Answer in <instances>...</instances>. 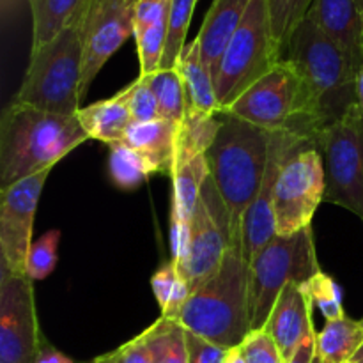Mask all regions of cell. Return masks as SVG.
Here are the masks:
<instances>
[{
    "mask_svg": "<svg viewBox=\"0 0 363 363\" xmlns=\"http://www.w3.org/2000/svg\"><path fill=\"white\" fill-rule=\"evenodd\" d=\"M87 140L77 116L45 112L13 98L0 117V190L53 169Z\"/></svg>",
    "mask_w": 363,
    "mask_h": 363,
    "instance_id": "obj_1",
    "label": "cell"
},
{
    "mask_svg": "<svg viewBox=\"0 0 363 363\" xmlns=\"http://www.w3.org/2000/svg\"><path fill=\"white\" fill-rule=\"evenodd\" d=\"M284 59L293 64L303 80L312 105L315 135L358 106V69L311 16L291 35Z\"/></svg>",
    "mask_w": 363,
    "mask_h": 363,
    "instance_id": "obj_2",
    "label": "cell"
},
{
    "mask_svg": "<svg viewBox=\"0 0 363 363\" xmlns=\"http://www.w3.org/2000/svg\"><path fill=\"white\" fill-rule=\"evenodd\" d=\"M218 117L220 130L206 158L209 176L229 209L233 245L241 247V225L264 179L273 131L229 113Z\"/></svg>",
    "mask_w": 363,
    "mask_h": 363,
    "instance_id": "obj_3",
    "label": "cell"
},
{
    "mask_svg": "<svg viewBox=\"0 0 363 363\" xmlns=\"http://www.w3.org/2000/svg\"><path fill=\"white\" fill-rule=\"evenodd\" d=\"M248 293L250 264L245 261L241 247L233 245L220 268L191 291L176 321L188 332L233 350L252 332Z\"/></svg>",
    "mask_w": 363,
    "mask_h": 363,
    "instance_id": "obj_4",
    "label": "cell"
},
{
    "mask_svg": "<svg viewBox=\"0 0 363 363\" xmlns=\"http://www.w3.org/2000/svg\"><path fill=\"white\" fill-rule=\"evenodd\" d=\"M82 16L41 48L30 50L16 101L45 112L77 116L84 77Z\"/></svg>",
    "mask_w": 363,
    "mask_h": 363,
    "instance_id": "obj_5",
    "label": "cell"
},
{
    "mask_svg": "<svg viewBox=\"0 0 363 363\" xmlns=\"http://www.w3.org/2000/svg\"><path fill=\"white\" fill-rule=\"evenodd\" d=\"M220 113H229L268 131H291L311 142L315 135L307 89L293 64L286 59Z\"/></svg>",
    "mask_w": 363,
    "mask_h": 363,
    "instance_id": "obj_6",
    "label": "cell"
},
{
    "mask_svg": "<svg viewBox=\"0 0 363 363\" xmlns=\"http://www.w3.org/2000/svg\"><path fill=\"white\" fill-rule=\"evenodd\" d=\"M321 273L312 227L293 236H275L250 262V325L262 330L284 287L305 284Z\"/></svg>",
    "mask_w": 363,
    "mask_h": 363,
    "instance_id": "obj_7",
    "label": "cell"
},
{
    "mask_svg": "<svg viewBox=\"0 0 363 363\" xmlns=\"http://www.w3.org/2000/svg\"><path fill=\"white\" fill-rule=\"evenodd\" d=\"M280 60L282 52L273 39L268 4L266 0H252L213 77L220 112L233 105Z\"/></svg>",
    "mask_w": 363,
    "mask_h": 363,
    "instance_id": "obj_8",
    "label": "cell"
},
{
    "mask_svg": "<svg viewBox=\"0 0 363 363\" xmlns=\"http://www.w3.org/2000/svg\"><path fill=\"white\" fill-rule=\"evenodd\" d=\"M312 144L325 170V202L347 209L363 222V112L347 116L319 131Z\"/></svg>",
    "mask_w": 363,
    "mask_h": 363,
    "instance_id": "obj_9",
    "label": "cell"
},
{
    "mask_svg": "<svg viewBox=\"0 0 363 363\" xmlns=\"http://www.w3.org/2000/svg\"><path fill=\"white\" fill-rule=\"evenodd\" d=\"M325 170L314 145L294 152L279 174L273 197L277 236H293L312 227V218L325 201Z\"/></svg>",
    "mask_w": 363,
    "mask_h": 363,
    "instance_id": "obj_10",
    "label": "cell"
},
{
    "mask_svg": "<svg viewBox=\"0 0 363 363\" xmlns=\"http://www.w3.org/2000/svg\"><path fill=\"white\" fill-rule=\"evenodd\" d=\"M190 225V254L177 273L194 291L220 268L227 250L233 245L229 209L211 176L202 186Z\"/></svg>",
    "mask_w": 363,
    "mask_h": 363,
    "instance_id": "obj_11",
    "label": "cell"
},
{
    "mask_svg": "<svg viewBox=\"0 0 363 363\" xmlns=\"http://www.w3.org/2000/svg\"><path fill=\"white\" fill-rule=\"evenodd\" d=\"M41 344L32 280L0 266V363H35Z\"/></svg>",
    "mask_w": 363,
    "mask_h": 363,
    "instance_id": "obj_12",
    "label": "cell"
},
{
    "mask_svg": "<svg viewBox=\"0 0 363 363\" xmlns=\"http://www.w3.org/2000/svg\"><path fill=\"white\" fill-rule=\"evenodd\" d=\"M50 170L28 176L0 190V266L14 275H27L35 209Z\"/></svg>",
    "mask_w": 363,
    "mask_h": 363,
    "instance_id": "obj_13",
    "label": "cell"
},
{
    "mask_svg": "<svg viewBox=\"0 0 363 363\" xmlns=\"http://www.w3.org/2000/svg\"><path fill=\"white\" fill-rule=\"evenodd\" d=\"M137 0H89L82 16L84 77L82 98L110 57L133 35V14Z\"/></svg>",
    "mask_w": 363,
    "mask_h": 363,
    "instance_id": "obj_14",
    "label": "cell"
},
{
    "mask_svg": "<svg viewBox=\"0 0 363 363\" xmlns=\"http://www.w3.org/2000/svg\"><path fill=\"white\" fill-rule=\"evenodd\" d=\"M307 145L314 144L308 138L291 133V131H273L264 179L254 202L245 213L243 225H241V252L248 264L277 236L273 197H275V184L280 170L294 152Z\"/></svg>",
    "mask_w": 363,
    "mask_h": 363,
    "instance_id": "obj_15",
    "label": "cell"
},
{
    "mask_svg": "<svg viewBox=\"0 0 363 363\" xmlns=\"http://www.w3.org/2000/svg\"><path fill=\"white\" fill-rule=\"evenodd\" d=\"M264 330L273 337L286 363L307 337L314 335L312 305L300 284L293 282L284 287Z\"/></svg>",
    "mask_w": 363,
    "mask_h": 363,
    "instance_id": "obj_16",
    "label": "cell"
},
{
    "mask_svg": "<svg viewBox=\"0 0 363 363\" xmlns=\"http://www.w3.org/2000/svg\"><path fill=\"white\" fill-rule=\"evenodd\" d=\"M307 16L360 69L363 57V7L358 0H314Z\"/></svg>",
    "mask_w": 363,
    "mask_h": 363,
    "instance_id": "obj_17",
    "label": "cell"
},
{
    "mask_svg": "<svg viewBox=\"0 0 363 363\" xmlns=\"http://www.w3.org/2000/svg\"><path fill=\"white\" fill-rule=\"evenodd\" d=\"M250 4L252 0H213L201 32L195 38L199 41L202 60L213 77L227 45L243 21Z\"/></svg>",
    "mask_w": 363,
    "mask_h": 363,
    "instance_id": "obj_18",
    "label": "cell"
},
{
    "mask_svg": "<svg viewBox=\"0 0 363 363\" xmlns=\"http://www.w3.org/2000/svg\"><path fill=\"white\" fill-rule=\"evenodd\" d=\"M176 124L165 119L133 123L124 133L123 144L137 151L152 174L172 176L176 156Z\"/></svg>",
    "mask_w": 363,
    "mask_h": 363,
    "instance_id": "obj_19",
    "label": "cell"
},
{
    "mask_svg": "<svg viewBox=\"0 0 363 363\" xmlns=\"http://www.w3.org/2000/svg\"><path fill=\"white\" fill-rule=\"evenodd\" d=\"M77 117L91 140H99L106 145L123 142L124 133L133 124L123 92L80 108Z\"/></svg>",
    "mask_w": 363,
    "mask_h": 363,
    "instance_id": "obj_20",
    "label": "cell"
},
{
    "mask_svg": "<svg viewBox=\"0 0 363 363\" xmlns=\"http://www.w3.org/2000/svg\"><path fill=\"white\" fill-rule=\"evenodd\" d=\"M176 69L179 71L186 94V110H199L206 113H218L220 105L216 99L215 80L211 71L206 67L201 57L199 41L194 39L184 46Z\"/></svg>",
    "mask_w": 363,
    "mask_h": 363,
    "instance_id": "obj_21",
    "label": "cell"
},
{
    "mask_svg": "<svg viewBox=\"0 0 363 363\" xmlns=\"http://www.w3.org/2000/svg\"><path fill=\"white\" fill-rule=\"evenodd\" d=\"M32 13V50L59 35L84 14L89 0H27Z\"/></svg>",
    "mask_w": 363,
    "mask_h": 363,
    "instance_id": "obj_22",
    "label": "cell"
},
{
    "mask_svg": "<svg viewBox=\"0 0 363 363\" xmlns=\"http://www.w3.org/2000/svg\"><path fill=\"white\" fill-rule=\"evenodd\" d=\"M220 130L218 113L186 110L176 133V163L190 162L201 155H208Z\"/></svg>",
    "mask_w": 363,
    "mask_h": 363,
    "instance_id": "obj_23",
    "label": "cell"
},
{
    "mask_svg": "<svg viewBox=\"0 0 363 363\" xmlns=\"http://www.w3.org/2000/svg\"><path fill=\"white\" fill-rule=\"evenodd\" d=\"M362 346V323L347 315L326 321L325 328L315 335V354L326 363H347Z\"/></svg>",
    "mask_w": 363,
    "mask_h": 363,
    "instance_id": "obj_24",
    "label": "cell"
},
{
    "mask_svg": "<svg viewBox=\"0 0 363 363\" xmlns=\"http://www.w3.org/2000/svg\"><path fill=\"white\" fill-rule=\"evenodd\" d=\"M172 206L184 220L191 222L197 208L201 190L209 177V167L206 155L197 156L190 162L176 163L172 169Z\"/></svg>",
    "mask_w": 363,
    "mask_h": 363,
    "instance_id": "obj_25",
    "label": "cell"
},
{
    "mask_svg": "<svg viewBox=\"0 0 363 363\" xmlns=\"http://www.w3.org/2000/svg\"><path fill=\"white\" fill-rule=\"evenodd\" d=\"M142 335L155 363H188L186 330L176 319L160 318Z\"/></svg>",
    "mask_w": 363,
    "mask_h": 363,
    "instance_id": "obj_26",
    "label": "cell"
},
{
    "mask_svg": "<svg viewBox=\"0 0 363 363\" xmlns=\"http://www.w3.org/2000/svg\"><path fill=\"white\" fill-rule=\"evenodd\" d=\"M145 78L158 101L160 117L179 126L186 113V94H184V84L179 71L160 69Z\"/></svg>",
    "mask_w": 363,
    "mask_h": 363,
    "instance_id": "obj_27",
    "label": "cell"
},
{
    "mask_svg": "<svg viewBox=\"0 0 363 363\" xmlns=\"http://www.w3.org/2000/svg\"><path fill=\"white\" fill-rule=\"evenodd\" d=\"M108 176L121 190H137L152 174L145 160L123 142L108 145Z\"/></svg>",
    "mask_w": 363,
    "mask_h": 363,
    "instance_id": "obj_28",
    "label": "cell"
},
{
    "mask_svg": "<svg viewBox=\"0 0 363 363\" xmlns=\"http://www.w3.org/2000/svg\"><path fill=\"white\" fill-rule=\"evenodd\" d=\"M266 4H268L273 39L282 52L284 59L291 35L294 34L298 25L307 18L314 0H266Z\"/></svg>",
    "mask_w": 363,
    "mask_h": 363,
    "instance_id": "obj_29",
    "label": "cell"
},
{
    "mask_svg": "<svg viewBox=\"0 0 363 363\" xmlns=\"http://www.w3.org/2000/svg\"><path fill=\"white\" fill-rule=\"evenodd\" d=\"M197 0H170L169 21H167V41L160 69H176L177 60L186 46V34L190 27Z\"/></svg>",
    "mask_w": 363,
    "mask_h": 363,
    "instance_id": "obj_30",
    "label": "cell"
},
{
    "mask_svg": "<svg viewBox=\"0 0 363 363\" xmlns=\"http://www.w3.org/2000/svg\"><path fill=\"white\" fill-rule=\"evenodd\" d=\"M301 289H303L307 300L311 301L312 308L321 311L326 321H335V319H340L346 315L344 314L342 305V289L325 272L318 273L311 280L301 284Z\"/></svg>",
    "mask_w": 363,
    "mask_h": 363,
    "instance_id": "obj_31",
    "label": "cell"
},
{
    "mask_svg": "<svg viewBox=\"0 0 363 363\" xmlns=\"http://www.w3.org/2000/svg\"><path fill=\"white\" fill-rule=\"evenodd\" d=\"M60 230L52 229L32 243L27 261V277L32 282L48 279L59 261Z\"/></svg>",
    "mask_w": 363,
    "mask_h": 363,
    "instance_id": "obj_32",
    "label": "cell"
},
{
    "mask_svg": "<svg viewBox=\"0 0 363 363\" xmlns=\"http://www.w3.org/2000/svg\"><path fill=\"white\" fill-rule=\"evenodd\" d=\"M167 21L169 16L163 18L156 25L149 27L135 38L138 50V60H140V77H149L162 67L163 52H165L167 41Z\"/></svg>",
    "mask_w": 363,
    "mask_h": 363,
    "instance_id": "obj_33",
    "label": "cell"
},
{
    "mask_svg": "<svg viewBox=\"0 0 363 363\" xmlns=\"http://www.w3.org/2000/svg\"><path fill=\"white\" fill-rule=\"evenodd\" d=\"M121 92H123L124 101L130 108L133 123H149V121L162 119L156 96L145 77H138L133 84H130Z\"/></svg>",
    "mask_w": 363,
    "mask_h": 363,
    "instance_id": "obj_34",
    "label": "cell"
},
{
    "mask_svg": "<svg viewBox=\"0 0 363 363\" xmlns=\"http://www.w3.org/2000/svg\"><path fill=\"white\" fill-rule=\"evenodd\" d=\"M247 363H286L273 337L262 330H254L240 346Z\"/></svg>",
    "mask_w": 363,
    "mask_h": 363,
    "instance_id": "obj_35",
    "label": "cell"
},
{
    "mask_svg": "<svg viewBox=\"0 0 363 363\" xmlns=\"http://www.w3.org/2000/svg\"><path fill=\"white\" fill-rule=\"evenodd\" d=\"M170 0H137L133 14V38L169 16Z\"/></svg>",
    "mask_w": 363,
    "mask_h": 363,
    "instance_id": "obj_36",
    "label": "cell"
},
{
    "mask_svg": "<svg viewBox=\"0 0 363 363\" xmlns=\"http://www.w3.org/2000/svg\"><path fill=\"white\" fill-rule=\"evenodd\" d=\"M186 346H188V363H225L229 350L202 337L195 335L194 332L186 330Z\"/></svg>",
    "mask_w": 363,
    "mask_h": 363,
    "instance_id": "obj_37",
    "label": "cell"
},
{
    "mask_svg": "<svg viewBox=\"0 0 363 363\" xmlns=\"http://www.w3.org/2000/svg\"><path fill=\"white\" fill-rule=\"evenodd\" d=\"M177 277H179V273H177L176 262H174L172 259L151 277L152 293H155L162 314H165L167 308H169L170 305V300H172L174 289H176L177 284Z\"/></svg>",
    "mask_w": 363,
    "mask_h": 363,
    "instance_id": "obj_38",
    "label": "cell"
},
{
    "mask_svg": "<svg viewBox=\"0 0 363 363\" xmlns=\"http://www.w3.org/2000/svg\"><path fill=\"white\" fill-rule=\"evenodd\" d=\"M112 363H155L144 335H137L130 342L123 344L119 350L108 353Z\"/></svg>",
    "mask_w": 363,
    "mask_h": 363,
    "instance_id": "obj_39",
    "label": "cell"
},
{
    "mask_svg": "<svg viewBox=\"0 0 363 363\" xmlns=\"http://www.w3.org/2000/svg\"><path fill=\"white\" fill-rule=\"evenodd\" d=\"M315 335L318 333H314V335L307 337V339L303 340V342L300 344V347L296 350V353L293 354V358H291L287 363H312L314 362V357H315Z\"/></svg>",
    "mask_w": 363,
    "mask_h": 363,
    "instance_id": "obj_40",
    "label": "cell"
},
{
    "mask_svg": "<svg viewBox=\"0 0 363 363\" xmlns=\"http://www.w3.org/2000/svg\"><path fill=\"white\" fill-rule=\"evenodd\" d=\"M35 363H74L71 358H67L66 354L60 353L59 350L52 347L50 344L43 342L41 350H39Z\"/></svg>",
    "mask_w": 363,
    "mask_h": 363,
    "instance_id": "obj_41",
    "label": "cell"
},
{
    "mask_svg": "<svg viewBox=\"0 0 363 363\" xmlns=\"http://www.w3.org/2000/svg\"><path fill=\"white\" fill-rule=\"evenodd\" d=\"M225 363H247V360H245V357H243V354H241L240 346L233 347V350H229V353H227V358H225Z\"/></svg>",
    "mask_w": 363,
    "mask_h": 363,
    "instance_id": "obj_42",
    "label": "cell"
},
{
    "mask_svg": "<svg viewBox=\"0 0 363 363\" xmlns=\"http://www.w3.org/2000/svg\"><path fill=\"white\" fill-rule=\"evenodd\" d=\"M357 91H358V106H360L363 112V57H362V64L357 77Z\"/></svg>",
    "mask_w": 363,
    "mask_h": 363,
    "instance_id": "obj_43",
    "label": "cell"
},
{
    "mask_svg": "<svg viewBox=\"0 0 363 363\" xmlns=\"http://www.w3.org/2000/svg\"><path fill=\"white\" fill-rule=\"evenodd\" d=\"M347 363H363V346L357 351V353H354V357L351 358V360Z\"/></svg>",
    "mask_w": 363,
    "mask_h": 363,
    "instance_id": "obj_44",
    "label": "cell"
},
{
    "mask_svg": "<svg viewBox=\"0 0 363 363\" xmlns=\"http://www.w3.org/2000/svg\"><path fill=\"white\" fill-rule=\"evenodd\" d=\"M89 363H112V360H110L108 353H106V354H103V357H98V358H94V360H92V362H89Z\"/></svg>",
    "mask_w": 363,
    "mask_h": 363,
    "instance_id": "obj_45",
    "label": "cell"
},
{
    "mask_svg": "<svg viewBox=\"0 0 363 363\" xmlns=\"http://www.w3.org/2000/svg\"><path fill=\"white\" fill-rule=\"evenodd\" d=\"M312 363H326V362H323L321 358H319L318 354H315V357H314V362H312Z\"/></svg>",
    "mask_w": 363,
    "mask_h": 363,
    "instance_id": "obj_46",
    "label": "cell"
},
{
    "mask_svg": "<svg viewBox=\"0 0 363 363\" xmlns=\"http://www.w3.org/2000/svg\"><path fill=\"white\" fill-rule=\"evenodd\" d=\"M358 2H360V6L363 7V0H358Z\"/></svg>",
    "mask_w": 363,
    "mask_h": 363,
    "instance_id": "obj_47",
    "label": "cell"
},
{
    "mask_svg": "<svg viewBox=\"0 0 363 363\" xmlns=\"http://www.w3.org/2000/svg\"><path fill=\"white\" fill-rule=\"evenodd\" d=\"M360 323H362V326H363V318H362V319H360Z\"/></svg>",
    "mask_w": 363,
    "mask_h": 363,
    "instance_id": "obj_48",
    "label": "cell"
}]
</instances>
